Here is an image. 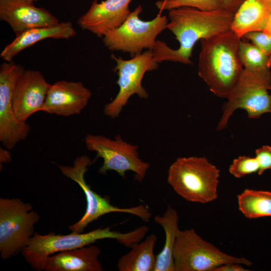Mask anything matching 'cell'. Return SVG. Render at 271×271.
Listing matches in <instances>:
<instances>
[{
  "label": "cell",
  "instance_id": "obj_1",
  "mask_svg": "<svg viewBox=\"0 0 271 271\" xmlns=\"http://www.w3.org/2000/svg\"><path fill=\"white\" fill-rule=\"evenodd\" d=\"M234 15L222 8L203 11L185 7L169 11L167 29L174 34L180 46L174 50L164 42L157 40L151 50L154 60L158 63L170 61L192 64L190 58L195 44L230 30Z\"/></svg>",
  "mask_w": 271,
  "mask_h": 271
},
{
  "label": "cell",
  "instance_id": "obj_2",
  "mask_svg": "<svg viewBox=\"0 0 271 271\" xmlns=\"http://www.w3.org/2000/svg\"><path fill=\"white\" fill-rule=\"evenodd\" d=\"M240 40L230 30L200 40L198 75L219 97H228L244 69L238 54Z\"/></svg>",
  "mask_w": 271,
  "mask_h": 271
},
{
  "label": "cell",
  "instance_id": "obj_3",
  "mask_svg": "<svg viewBox=\"0 0 271 271\" xmlns=\"http://www.w3.org/2000/svg\"><path fill=\"white\" fill-rule=\"evenodd\" d=\"M144 236L140 227L127 232L111 230L110 228H97L87 233L72 232L69 234H56L50 232L40 234L35 232L22 251L26 261L34 269L43 270L45 259L60 252L92 244L103 239H114L120 244L130 247L140 242Z\"/></svg>",
  "mask_w": 271,
  "mask_h": 271
},
{
  "label": "cell",
  "instance_id": "obj_4",
  "mask_svg": "<svg viewBox=\"0 0 271 271\" xmlns=\"http://www.w3.org/2000/svg\"><path fill=\"white\" fill-rule=\"evenodd\" d=\"M220 170L204 157H179L169 167L167 182L187 201L206 204L218 197Z\"/></svg>",
  "mask_w": 271,
  "mask_h": 271
},
{
  "label": "cell",
  "instance_id": "obj_5",
  "mask_svg": "<svg viewBox=\"0 0 271 271\" xmlns=\"http://www.w3.org/2000/svg\"><path fill=\"white\" fill-rule=\"evenodd\" d=\"M271 72L270 69L244 68L223 107L222 116L217 126L221 130L237 109L246 111L250 118H257L270 112L271 108Z\"/></svg>",
  "mask_w": 271,
  "mask_h": 271
},
{
  "label": "cell",
  "instance_id": "obj_6",
  "mask_svg": "<svg viewBox=\"0 0 271 271\" xmlns=\"http://www.w3.org/2000/svg\"><path fill=\"white\" fill-rule=\"evenodd\" d=\"M175 271H212L223 264L235 262L250 266L245 257L228 255L204 240L193 228L179 230L173 251Z\"/></svg>",
  "mask_w": 271,
  "mask_h": 271
},
{
  "label": "cell",
  "instance_id": "obj_7",
  "mask_svg": "<svg viewBox=\"0 0 271 271\" xmlns=\"http://www.w3.org/2000/svg\"><path fill=\"white\" fill-rule=\"evenodd\" d=\"M142 10L141 6H138L121 25L103 37L109 50L127 52L133 57L153 48L158 36L167 29L168 19L159 13L152 20H142L140 18Z\"/></svg>",
  "mask_w": 271,
  "mask_h": 271
},
{
  "label": "cell",
  "instance_id": "obj_8",
  "mask_svg": "<svg viewBox=\"0 0 271 271\" xmlns=\"http://www.w3.org/2000/svg\"><path fill=\"white\" fill-rule=\"evenodd\" d=\"M40 216L18 198L0 199V253L4 259L22 252L34 234Z\"/></svg>",
  "mask_w": 271,
  "mask_h": 271
},
{
  "label": "cell",
  "instance_id": "obj_9",
  "mask_svg": "<svg viewBox=\"0 0 271 271\" xmlns=\"http://www.w3.org/2000/svg\"><path fill=\"white\" fill-rule=\"evenodd\" d=\"M87 156L76 158L73 166H58L62 174L75 182L81 188L85 196L86 208L83 216L69 229L72 232L82 233L88 225L102 216L113 213H128L136 216L145 222H148L152 214L146 205L141 204L130 208H120L112 205L106 197H103L94 191L85 180L87 167L91 164Z\"/></svg>",
  "mask_w": 271,
  "mask_h": 271
},
{
  "label": "cell",
  "instance_id": "obj_10",
  "mask_svg": "<svg viewBox=\"0 0 271 271\" xmlns=\"http://www.w3.org/2000/svg\"><path fill=\"white\" fill-rule=\"evenodd\" d=\"M85 144L89 151L95 152L97 158L103 159L99 173L114 171L124 178L126 172L130 171L138 181L145 178L150 164L140 158L138 146L123 141L120 135L111 139L101 135L87 134Z\"/></svg>",
  "mask_w": 271,
  "mask_h": 271
},
{
  "label": "cell",
  "instance_id": "obj_11",
  "mask_svg": "<svg viewBox=\"0 0 271 271\" xmlns=\"http://www.w3.org/2000/svg\"><path fill=\"white\" fill-rule=\"evenodd\" d=\"M111 58L116 62L114 71L118 76L116 84L119 91L115 98L105 104L103 112L106 116L115 118L119 116L133 95L137 94L141 98H148L149 94L142 85V80L147 72L158 68V63L154 60L150 50L136 55L129 60H124L114 55H111Z\"/></svg>",
  "mask_w": 271,
  "mask_h": 271
},
{
  "label": "cell",
  "instance_id": "obj_12",
  "mask_svg": "<svg viewBox=\"0 0 271 271\" xmlns=\"http://www.w3.org/2000/svg\"><path fill=\"white\" fill-rule=\"evenodd\" d=\"M24 70L13 61L0 65V141L8 149H13L25 140L31 129L28 123L17 118L13 105L14 90Z\"/></svg>",
  "mask_w": 271,
  "mask_h": 271
},
{
  "label": "cell",
  "instance_id": "obj_13",
  "mask_svg": "<svg viewBox=\"0 0 271 271\" xmlns=\"http://www.w3.org/2000/svg\"><path fill=\"white\" fill-rule=\"evenodd\" d=\"M51 86L38 70H25L16 84L13 105L17 118L26 122L34 113L42 111Z\"/></svg>",
  "mask_w": 271,
  "mask_h": 271
},
{
  "label": "cell",
  "instance_id": "obj_14",
  "mask_svg": "<svg viewBox=\"0 0 271 271\" xmlns=\"http://www.w3.org/2000/svg\"><path fill=\"white\" fill-rule=\"evenodd\" d=\"M91 95L81 82L57 81L51 84L42 111L64 117L79 114Z\"/></svg>",
  "mask_w": 271,
  "mask_h": 271
},
{
  "label": "cell",
  "instance_id": "obj_15",
  "mask_svg": "<svg viewBox=\"0 0 271 271\" xmlns=\"http://www.w3.org/2000/svg\"><path fill=\"white\" fill-rule=\"evenodd\" d=\"M132 0H94L88 11L77 20L80 27L99 38L121 25L131 13L129 5Z\"/></svg>",
  "mask_w": 271,
  "mask_h": 271
},
{
  "label": "cell",
  "instance_id": "obj_16",
  "mask_svg": "<svg viewBox=\"0 0 271 271\" xmlns=\"http://www.w3.org/2000/svg\"><path fill=\"white\" fill-rule=\"evenodd\" d=\"M0 20L6 22L16 36L30 29L60 23L47 10L23 0H0Z\"/></svg>",
  "mask_w": 271,
  "mask_h": 271
},
{
  "label": "cell",
  "instance_id": "obj_17",
  "mask_svg": "<svg viewBox=\"0 0 271 271\" xmlns=\"http://www.w3.org/2000/svg\"><path fill=\"white\" fill-rule=\"evenodd\" d=\"M100 249L90 244L51 255L44 260L46 271H102Z\"/></svg>",
  "mask_w": 271,
  "mask_h": 271
},
{
  "label": "cell",
  "instance_id": "obj_18",
  "mask_svg": "<svg viewBox=\"0 0 271 271\" xmlns=\"http://www.w3.org/2000/svg\"><path fill=\"white\" fill-rule=\"evenodd\" d=\"M75 35V30L70 22L30 29L16 36L11 43L5 46L0 56L6 61H12L20 52L42 40L49 38L67 39Z\"/></svg>",
  "mask_w": 271,
  "mask_h": 271
},
{
  "label": "cell",
  "instance_id": "obj_19",
  "mask_svg": "<svg viewBox=\"0 0 271 271\" xmlns=\"http://www.w3.org/2000/svg\"><path fill=\"white\" fill-rule=\"evenodd\" d=\"M270 15V0H245L234 15L230 30L240 38L251 32L263 31Z\"/></svg>",
  "mask_w": 271,
  "mask_h": 271
},
{
  "label": "cell",
  "instance_id": "obj_20",
  "mask_svg": "<svg viewBox=\"0 0 271 271\" xmlns=\"http://www.w3.org/2000/svg\"><path fill=\"white\" fill-rule=\"evenodd\" d=\"M155 221L163 228L165 240L162 250L156 255L155 271H175L173 251L179 230L177 211L169 206L163 215H157Z\"/></svg>",
  "mask_w": 271,
  "mask_h": 271
},
{
  "label": "cell",
  "instance_id": "obj_21",
  "mask_svg": "<svg viewBox=\"0 0 271 271\" xmlns=\"http://www.w3.org/2000/svg\"><path fill=\"white\" fill-rule=\"evenodd\" d=\"M157 237L152 234L145 239L133 245L130 250L118 261L119 271H155L156 256L154 249Z\"/></svg>",
  "mask_w": 271,
  "mask_h": 271
},
{
  "label": "cell",
  "instance_id": "obj_22",
  "mask_svg": "<svg viewBox=\"0 0 271 271\" xmlns=\"http://www.w3.org/2000/svg\"><path fill=\"white\" fill-rule=\"evenodd\" d=\"M237 199L238 209L246 218L271 216V192L245 189Z\"/></svg>",
  "mask_w": 271,
  "mask_h": 271
},
{
  "label": "cell",
  "instance_id": "obj_23",
  "mask_svg": "<svg viewBox=\"0 0 271 271\" xmlns=\"http://www.w3.org/2000/svg\"><path fill=\"white\" fill-rule=\"evenodd\" d=\"M238 54L244 68L270 69L271 55L266 54L251 43L240 40Z\"/></svg>",
  "mask_w": 271,
  "mask_h": 271
},
{
  "label": "cell",
  "instance_id": "obj_24",
  "mask_svg": "<svg viewBox=\"0 0 271 271\" xmlns=\"http://www.w3.org/2000/svg\"><path fill=\"white\" fill-rule=\"evenodd\" d=\"M155 5L160 13L185 7L210 11L222 8L223 0H160Z\"/></svg>",
  "mask_w": 271,
  "mask_h": 271
},
{
  "label": "cell",
  "instance_id": "obj_25",
  "mask_svg": "<svg viewBox=\"0 0 271 271\" xmlns=\"http://www.w3.org/2000/svg\"><path fill=\"white\" fill-rule=\"evenodd\" d=\"M259 166L255 157L240 156L234 159L229 167L231 175L237 178L258 172Z\"/></svg>",
  "mask_w": 271,
  "mask_h": 271
},
{
  "label": "cell",
  "instance_id": "obj_26",
  "mask_svg": "<svg viewBox=\"0 0 271 271\" xmlns=\"http://www.w3.org/2000/svg\"><path fill=\"white\" fill-rule=\"evenodd\" d=\"M242 38L250 40L266 54L271 55V34L263 31H254L246 33Z\"/></svg>",
  "mask_w": 271,
  "mask_h": 271
},
{
  "label": "cell",
  "instance_id": "obj_27",
  "mask_svg": "<svg viewBox=\"0 0 271 271\" xmlns=\"http://www.w3.org/2000/svg\"><path fill=\"white\" fill-rule=\"evenodd\" d=\"M255 158L256 159L259 170L257 172L261 175L265 171L271 170V147L264 145L255 150Z\"/></svg>",
  "mask_w": 271,
  "mask_h": 271
},
{
  "label": "cell",
  "instance_id": "obj_28",
  "mask_svg": "<svg viewBox=\"0 0 271 271\" xmlns=\"http://www.w3.org/2000/svg\"><path fill=\"white\" fill-rule=\"evenodd\" d=\"M243 265L235 262L223 264L214 268L212 271H247L248 269L243 267Z\"/></svg>",
  "mask_w": 271,
  "mask_h": 271
},
{
  "label": "cell",
  "instance_id": "obj_29",
  "mask_svg": "<svg viewBox=\"0 0 271 271\" xmlns=\"http://www.w3.org/2000/svg\"><path fill=\"white\" fill-rule=\"evenodd\" d=\"M245 0H223L222 9L235 14Z\"/></svg>",
  "mask_w": 271,
  "mask_h": 271
},
{
  "label": "cell",
  "instance_id": "obj_30",
  "mask_svg": "<svg viewBox=\"0 0 271 271\" xmlns=\"http://www.w3.org/2000/svg\"><path fill=\"white\" fill-rule=\"evenodd\" d=\"M11 153L6 149L0 148V161L1 163H8L11 161Z\"/></svg>",
  "mask_w": 271,
  "mask_h": 271
},
{
  "label": "cell",
  "instance_id": "obj_31",
  "mask_svg": "<svg viewBox=\"0 0 271 271\" xmlns=\"http://www.w3.org/2000/svg\"><path fill=\"white\" fill-rule=\"evenodd\" d=\"M264 32L271 34V15L269 17L264 30Z\"/></svg>",
  "mask_w": 271,
  "mask_h": 271
},
{
  "label": "cell",
  "instance_id": "obj_32",
  "mask_svg": "<svg viewBox=\"0 0 271 271\" xmlns=\"http://www.w3.org/2000/svg\"><path fill=\"white\" fill-rule=\"evenodd\" d=\"M25 2L30 3H34V2H37L38 0H23Z\"/></svg>",
  "mask_w": 271,
  "mask_h": 271
},
{
  "label": "cell",
  "instance_id": "obj_33",
  "mask_svg": "<svg viewBox=\"0 0 271 271\" xmlns=\"http://www.w3.org/2000/svg\"><path fill=\"white\" fill-rule=\"evenodd\" d=\"M270 112L271 113V108H270Z\"/></svg>",
  "mask_w": 271,
  "mask_h": 271
},
{
  "label": "cell",
  "instance_id": "obj_34",
  "mask_svg": "<svg viewBox=\"0 0 271 271\" xmlns=\"http://www.w3.org/2000/svg\"><path fill=\"white\" fill-rule=\"evenodd\" d=\"M271 1V0H270Z\"/></svg>",
  "mask_w": 271,
  "mask_h": 271
}]
</instances>
